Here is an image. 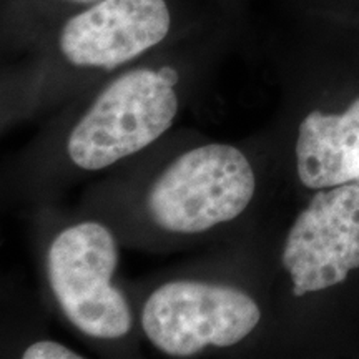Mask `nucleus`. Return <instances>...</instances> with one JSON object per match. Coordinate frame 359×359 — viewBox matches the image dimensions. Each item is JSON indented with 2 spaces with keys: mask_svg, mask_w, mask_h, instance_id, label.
<instances>
[{
  "mask_svg": "<svg viewBox=\"0 0 359 359\" xmlns=\"http://www.w3.org/2000/svg\"><path fill=\"white\" fill-rule=\"evenodd\" d=\"M257 188L240 150L212 143L178 156L148 195V212L163 230L201 233L240 217Z\"/></svg>",
  "mask_w": 359,
  "mask_h": 359,
  "instance_id": "nucleus-1",
  "label": "nucleus"
},
{
  "mask_svg": "<svg viewBox=\"0 0 359 359\" xmlns=\"http://www.w3.org/2000/svg\"><path fill=\"white\" fill-rule=\"evenodd\" d=\"M177 111V93L158 72H128L103 90L72 130L69 156L83 170L110 167L160 138Z\"/></svg>",
  "mask_w": 359,
  "mask_h": 359,
  "instance_id": "nucleus-2",
  "label": "nucleus"
},
{
  "mask_svg": "<svg viewBox=\"0 0 359 359\" xmlns=\"http://www.w3.org/2000/svg\"><path fill=\"white\" fill-rule=\"evenodd\" d=\"M116 263L114 233L97 222L67 228L48 250L53 294L72 325L92 338H122L132 327L127 299L111 285Z\"/></svg>",
  "mask_w": 359,
  "mask_h": 359,
  "instance_id": "nucleus-3",
  "label": "nucleus"
},
{
  "mask_svg": "<svg viewBox=\"0 0 359 359\" xmlns=\"http://www.w3.org/2000/svg\"><path fill=\"white\" fill-rule=\"evenodd\" d=\"M262 320L258 304L243 291L201 281L160 286L143 308L148 339L170 356L188 358L206 346L240 343Z\"/></svg>",
  "mask_w": 359,
  "mask_h": 359,
  "instance_id": "nucleus-4",
  "label": "nucleus"
},
{
  "mask_svg": "<svg viewBox=\"0 0 359 359\" xmlns=\"http://www.w3.org/2000/svg\"><path fill=\"white\" fill-rule=\"evenodd\" d=\"M283 264L294 296L331 288L359 268V185L313 196L286 238Z\"/></svg>",
  "mask_w": 359,
  "mask_h": 359,
  "instance_id": "nucleus-5",
  "label": "nucleus"
},
{
  "mask_svg": "<svg viewBox=\"0 0 359 359\" xmlns=\"http://www.w3.org/2000/svg\"><path fill=\"white\" fill-rule=\"evenodd\" d=\"M165 0H98L72 17L60 32V50L70 64L111 70L167 37Z\"/></svg>",
  "mask_w": 359,
  "mask_h": 359,
  "instance_id": "nucleus-6",
  "label": "nucleus"
},
{
  "mask_svg": "<svg viewBox=\"0 0 359 359\" xmlns=\"http://www.w3.org/2000/svg\"><path fill=\"white\" fill-rule=\"evenodd\" d=\"M296 168L304 187L333 188L359 178V98L339 115L311 111L299 125Z\"/></svg>",
  "mask_w": 359,
  "mask_h": 359,
  "instance_id": "nucleus-7",
  "label": "nucleus"
},
{
  "mask_svg": "<svg viewBox=\"0 0 359 359\" xmlns=\"http://www.w3.org/2000/svg\"><path fill=\"white\" fill-rule=\"evenodd\" d=\"M24 359H80L82 356L55 341H37L25 349Z\"/></svg>",
  "mask_w": 359,
  "mask_h": 359,
  "instance_id": "nucleus-8",
  "label": "nucleus"
},
{
  "mask_svg": "<svg viewBox=\"0 0 359 359\" xmlns=\"http://www.w3.org/2000/svg\"><path fill=\"white\" fill-rule=\"evenodd\" d=\"M158 75L165 83L170 85V87H175V85H177L178 80H180L178 72L172 69V67H161V69L158 70Z\"/></svg>",
  "mask_w": 359,
  "mask_h": 359,
  "instance_id": "nucleus-9",
  "label": "nucleus"
},
{
  "mask_svg": "<svg viewBox=\"0 0 359 359\" xmlns=\"http://www.w3.org/2000/svg\"><path fill=\"white\" fill-rule=\"evenodd\" d=\"M72 2H77V4H93V2H98V0H72Z\"/></svg>",
  "mask_w": 359,
  "mask_h": 359,
  "instance_id": "nucleus-10",
  "label": "nucleus"
}]
</instances>
